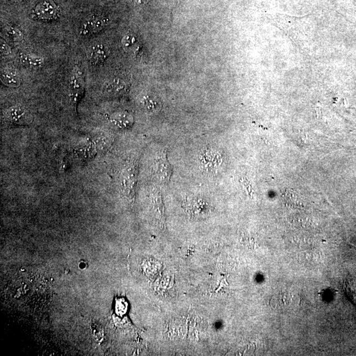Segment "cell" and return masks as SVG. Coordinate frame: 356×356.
<instances>
[{
  "mask_svg": "<svg viewBox=\"0 0 356 356\" xmlns=\"http://www.w3.org/2000/svg\"><path fill=\"white\" fill-rule=\"evenodd\" d=\"M275 27L283 32L295 45L306 47L313 38L314 25L311 18L275 14L270 18Z\"/></svg>",
  "mask_w": 356,
  "mask_h": 356,
  "instance_id": "6da1fadb",
  "label": "cell"
},
{
  "mask_svg": "<svg viewBox=\"0 0 356 356\" xmlns=\"http://www.w3.org/2000/svg\"><path fill=\"white\" fill-rule=\"evenodd\" d=\"M200 161L203 169L210 174H216L223 165L221 152L214 147L206 148L200 154Z\"/></svg>",
  "mask_w": 356,
  "mask_h": 356,
  "instance_id": "7a4b0ae2",
  "label": "cell"
},
{
  "mask_svg": "<svg viewBox=\"0 0 356 356\" xmlns=\"http://www.w3.org/2000/svg\"><path fill=\"white\" fill-rule=\"evenodd\" d=\"M69 96L75 109L85 94V80L82 71L75 68L69 80Z\"/></svg>",
  "mask_w": 356,
  "mask_h": 356,
  "instance_id": "3957f363",
  "label": "cell"
},
{
  "mask_svg": "<svg viewBox=\"0 0 356 356\" xmlns=\"http://www.w3.org/2000/svg\"><path fill=\"white\" fill-rule=\"evenodd\" d=\"M5 117L9 123L17 126H28L33 122V116L29 110L21 106L9 108L5 113Z\"/></svg>",
  "mask_w": 356,
  "mask_h": 356,
  "instance_id": "277c9868",
  "label": "cell"
},
{
  "mask_svg": "<svg viewBox=\"0 0 356 356\" xmlns=\"http://www.w3.org/2000/svg\"><path fill=\"white\" fill-rule=\"evenodd\" d=\"M109 55V48L103 43H94L89 46L87 50V58L94 66L103 64Z\"/></svg>",
  "mask_w": 356,
  "mask_h": 356,
  "instance_id": "5b68a950",
  "label": "cell"
},
{
  "mask_svg": "<svg viewBox=\"0 0 356 356\" xmlns=\"http://www.w3.org/2000/svg\"><path fill=\"white\" fill-rule=\"evenodd\" d=\"M107 20L101 15H91L83 22L80 30L81 35L87 36L96 33L106 26Z\"/></svg>",
  "mask_w": 356,
  "mask_h": 356,
  "instance_id": "8992f818",
  "label": "cell"
},
{
  "mask_svg": "<svg viewBox=\"0 0 356 356\" xmlns=\"http://www.w3.org/2000/svg\"><path fill=\"white\" fill-rule=\"evenodd\" d=\"M122 187L126 195L132 197L135 195L137 172L134 166H129L122 174Z\"/></svg>",
  "mask_w": 356,
  "mask_h": 356,
  "instance_id": "52a82bcc",
  "label": "cell"
},
{
  "mask_svg": "<svg viewBox=\"0 0 356 356\" xmlns=\"http://www.w3.org/2000/svg\"><path fill=\"white\" fill-rule=\"evenodd\" d=\"M126 83L120 78H113L108 80L103 87V93L108 96L121 95L126 92Z\"/></svg>",
  "mask_w": 356,
  "mask_h": 356,
  "instance_id": "ba28073f",
  "label": "cell"
},
{
  "mask_svg": "<svg viewBox=\"0 0 356 356\" xmlns=\"http://www.w3.org/2000/svg\"><path fill=\"white\" fill-rule=\"evenodd\" d=\"M156 172L161 182L169 181L172 175V170L165 152H162L161 155L159 156L156 163Z\"/></svg>",
  "mask_w": 356,
  "mask_h": 356,
  "instance_id": "9c48e42d",
  "label": "cell"
},
{
  "mask_svg": "<svg viewBox=\"0 0 356 356\" xmlns=\"http://www.w3.org/2000/svg\"><path fill=\"white\" fill-rule=\"evenodd\" d=\"M35 13L39 18L50 19L56 16V6L54 2L47 0V1L42 2L36 7Z\"/></svg>",
  "mask_w": 356,
  "mask_h": 356,
  "instance_id": "30bf717a",
  "label": "cell"
},
{
  "mask_svg": "<svg viewBox=\"0 0 356 356\" xmlns=\"http://www.w3.org/2000/svg\"><path fill=\"white\" fill-rule=\"evenodd\" d=\"M1 81L7 87L17 88L20 86L22 80L15 69H4L1 72Z\"/></svg>",
  "mask_w": 356,
  "mask_h": 356,
  "instance_id": "8fae6325",
  "label": "cell"
},
{
  "mask_svg": "<svg viewBox=\"0 0 356 356\" xmlns=\"http://www.w3.org/2000/svg\"><path fill=\"white\" fill-rule=\"evenodd\" d=\"M110 120L114 126L122 129L130 128L134 122L132 115L125 112L115 113L111 115Z\"/></svg>",
  "mask_w": 356,
  "mask_h": 356,
  "instance_id": "7c38bea8",
  "label": "cell"
},
{
  "mask_svg": "<svg viewBox=\"0 0 356 356\" xmlns=\"http://www.w3.org/2000/svg\"><path fill=\"white\" fill-rule=\"evenodd\" d=\"M21 63L25 66L32 68H39L43 66L45 62L44 59L38 55L31 54H23L20 55Z\"/></svg>",
  "mask_w": 356,
  "mask_h": 356,
  "instance_id": "4fadbf2b",
  "label": "cell"
},
{
  "mask_svg": "<svg viewBox=\"0 0 356 356\" xmlns=\"http://www.w3.org/2000/svg\"><path fill=\"white\" fill-rule=\"evenodd\" d=\"M142 104L143 108L149 112H155L161 109V104L156 98L150 95L143 97Z\"/></svg>",
  "mask_w": 356,
  "mask_h": 356,
  "instance_id": "5bb4252c",
  "label": "cell"
},
{
  "mask_svg": "<svg viewBox=\"0 0 356 356\" xmlns=\"http://www.w3.org/2000/svg\"><path fill=\"white\" fill-rule=\"evenodd\" d=\"M136 42L137 40H136L135 36L131 34H128L122 38V45L125 50H130L135 46Z\"/></svg>",
  "mask_w": 356,
  "mask_h": 356,
  "instance_id": "9a60e30c",
  "label": "cell"
},
{
  "mask_svg": "<svg viewBox=\"0 0 356 356\" xmlns=\"http://www.w3.org/2000/svg\"><path fill=\"white\" fill-rule=\"evenodd\" d=\"M7 36L9 39L13 41H21L23 39V34L20 32L19 30L15 29V28H9L7 30Z\"/></svg>",
  "mask_w": 356,
  "mask_h": 356,
  "instance_id": "2e32d148",
  "label": "cell"
},
{
  "mask_svg": "<svg viewBox=\"0 0 356 356\" xmlns=\"http://www.w3.org/2000/svg\"><path fill=\"white\" fill-rule=\"evenodd\" d=\"M1 50L4 54H9L11 52L10 48H9V46L7 45L6 43H2V41H1Z\"/></svg>",
  "mask_w": 356,
  "mask_h": 356,
  "instance_id": "e0dca14e",
  "label": "cell"
},
{
  "mask_svg": "<svg viewBox=\"0 0 356 356\" xmlns=\"http://www.w3.org/2000/svg\"><path fill=\"white\" fill-rule=\"evenodd\" d=\"M135 3L139 6H142L147 3V0H134Z\"/></svg>",
  "mask_w": 356,
  "mask_h": 356,
  "instance_id": "ac0fdd59",
  "label": "cell"
}]
</instances>
